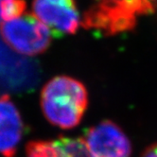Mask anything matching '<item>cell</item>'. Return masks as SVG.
Masks as SVG:
<instances>
[{"label": "cell", "mask_w": 157, "mask_h": 157, "mask_svg": "<svg viewBox=\"0 0 157 157\" xmlns=\"http://www.w3.org/2000/svg\"><path fill=\"white\" fill-rule=\"evenodd\" d=\"M88 106L85 86L68 76H57L44 86L41 107L52 125L63 130L77 127Z\"/></svg>", "instance_id": "cell-1"}, {"label": "cell", "mask_w": 157, "mask_h": 157, "mask_svg": "<svg viewBox=\"0 0 157 157\" xmlns=\"http://www.w3.org/2000/svg\"><path fill=\"white\" fill-rule=\"evenodd\" d=\"M0 35L16 53L29 57L44 53L49 48L52 39L50 29L30 13H24L16 19L2 22Z\"/></svg>", "instance_id": "cell-2"}, {"label": "cell", "mask_w": 157, "mask_h": 157, "mask_svg": "<svg viewBox=\"0 0 157 157\" xmlns=\"http://www.w3.org/2000/svg\"><path fill=\"white\" fill-rule=\"evenodd\" d=\"M38 81L37 64L16 53L0 39V90L13 93L27 91Z\"/></svg>", "instance_id": "cell-3"}, {"label": "cell", "mask_w": 157, "mask_h": 157, "mask_svg": "<svg viewBox=\"0 0 157 157\" xmlns=\"http://www.w3.org/2000/svg\"><path fill=\"white\" fill-rule=\"evenodd\" d=\"M32 10L57 37L74 34L82 24L75 0H33Z\"/></svg>", "instance_id": "cell-4"}, {"label": "cell", "mask_w": 157, "mask_h": 157, "mask_svg": "<svg viewBox=\"0 0 157 157\" xmlns=\"http://www.w3.org/2000/svg\"><path fill=\"white\" fill-rule=\"evenodd\" d=\"M92 157H130L132 144L115 122L103 120L87 130L83 138Z\"/></svg>", "instance_id": "cell-5"}, {"label": "cell", "mask_w": 157, "mask_h": 157, "mask_svg": "<svg viewBox=\"0 0 157 157\" xmlns=\"http://www.w3.org/2000/svg\"><path fill=\"white\" fill-rule=\"evenodd\" d=\"M24 125L20 113L8 95L0 97V154L14 157L22 139Z\"/></svg>", "instance_id": "cell-6"}, {"label": "cell", "mask_w": 157, "mask_h": 157, "mask_svg": "<svg viewBox=\"0 0 157 157\" xmlns=\"http://www.w3.org/2000/svg\"><path fill=\"white\" fill-rule=\"evenodd\" d=\"M27 157H92L83 138L62 136L54 141L35 140L27 145Z\"/></svg>", "instance_id": "cell-7"}, {"label": "cell", "mask_w": 157, "mask_h": 157, "mask_svg": "<svg viewBox=\"0 0 157 157\" xmlns=\"http://www.w3.org/2000/svg\"><path fill=\"white\" fill-rule=\"evenodd\" d=\"M27 4L25 0H3L1 3L2 22L16 19L25 13Z\"/></svg>", "instance_id": "cell-8"}, {"label": "cell", "mask_w": 157, "mask_h": 157, "mask_svg": "<svg viewBox=\"0 0 157 157\" xmlns=\"http://www.w3.org/2000/svg\"><path fill=\"white\" fill-rule=\"evenodd\" d=\"M142 157H157V143L149 146L142 153Z\"/></svg>", "instance_id": "cell-9"}, {"label": "cell", "mask_w": 157, "mask_h": 157, "mask_svg": "<svg viewBox=\"0 0 157 157\" xmlns=\"http://www.w3.org/2000/svg\"><path fill=\"white\" fill-rule=\"evenodd\" d=\"M128 1V0H93V2H101V3H120Z\"/></svg>", "instance_id": "cell-10"}, {"label": "cell", "mask_w": 157, "mask_h": 157, "mask_svg": "<svg viewBox=\"0 0 157 157\" xmlns=\"http://www.w3.org/2000/svg\"><path fill=\"white\" fill-rule=\"evenodd\" d=\"M149 2H151L155 8H156V5H157V0H148Z\"/></svg>", "instance_id": "cell-11"}, {"label": "cell", "mask_w": 157, "mask_h": 157, "mask_svg": "<svg viewBox=\"0 0 157 157\" xmlns=\"http://www.w3.org/2000/svg\"><path fill=\"white\" fill-rule=\"evenodd\" d=\"M3 0H0V23H2V18H1V3Z\"/></svg>", "instance_id": "cell-12"}]
</instances>
